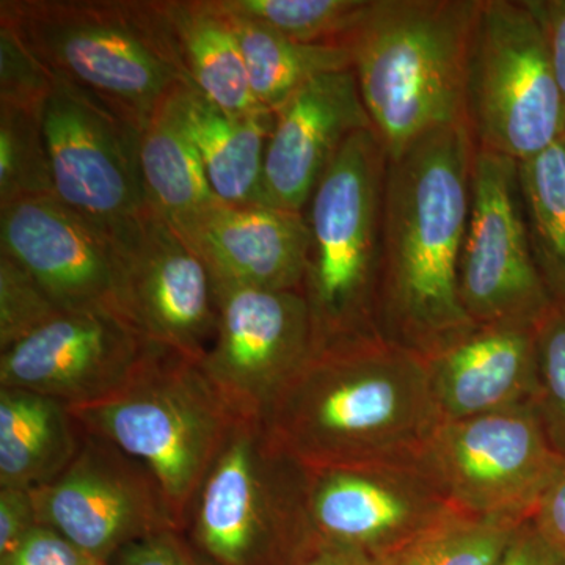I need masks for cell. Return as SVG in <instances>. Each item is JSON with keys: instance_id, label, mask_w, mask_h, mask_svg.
I'll return each mask as SVG.
<instances>
[{"instance_id": "e575fe53", "label": "cell", "mask_w": 565, "mask_h": 565, "mask_svg": "<svg viewBox=\"0 0 565 565\" xmlns=\"http://www.w3.org/2000/svg\"><path fill=\"white\" fill-rule=\"evenodd\" d=\"M39 525L32 490L0 487V556L20 545Z\"/></svg>"}, {"instance_id": "5bb4252c", "label": "cell", "mask_w": 565, "mask_h": 565, "mask_svg": "<svg viewBox=\"0 0 565 565\" xmlns=\"http://www.w3.org/2000/svg\"><path fill=\"white\" fill-rule=\"evenodd\" d=\"M308 509L319 541L386 561L456 514L416 460L308 468Z\"/></svg>"}, {"instance_id": "44dd1931", "label": "cell", "mask_w": 565, "mask_h": 565, "mask_svg": "<svg viewBox=\"0 0 565 565\" xmlns=\"http://www.w3.org/2000/svg\"><path fill=\"white\" fill-rule=\"evenodd\" d=\"M178 96L215 196L232 204H262L264 161L275 111L230 114L192 85H184Z\"/></svg>"}, {"instance_id": "4fadbf2b", "label": "cell", "mask_w": 565, "mask_h": 565, "mask_svg": "<svg viewBox=\"0 0 565 565\" xmlns=\"http://www.w3.org/2000/svg\"><path fill=\"white\" fill-rule=\"evenodd\" d=\"M218 321L200 362L236 418L263 419L315 352L299 291L217 285Z\"/></svg>"}, {"instance_id": "f1b7e54d", "label": "cell", "mask_w": 565, "mask_h": 565, "mask_svg": "<svg viewBox=\"0 0 565 565\" xmlns=\"http://www.w3.org/2000/svg\"><path fill=\"white\" fill-rule=\"evenodd\" d=\"M514 523L456 512L384 565H500Z\"/></svg>"}, {"instance_id": "74e56055", "label": "cell", "mask_w": 565, "mask_h": 565, "mask_svg": "<svg viewBox=\"0 0 565 565\" xmlns=\"http://www.w3.org/2000/svg\"><path fill=\"white\" fill-rule=\"evenodd\" d=\"M531 522L550 544L565 555V460L542 494Z\"/></svg>"}, {"instance_id": "52a82bcc", "label": "cell", "mask_w": 565, "mask_h": 565, "mask_svg": "<svg viewBox=\"0 0 565 565\" xmlns=\"http://www.w3.org/2000/svg\"><path fill=\"white\" fill-rule=\"evenodd\" d=\"M70 411L85 433L151 471L180 531L237 419L200 360L156 343L121 392Z\"/></svg>"}, {"instance_id": "ba28073f", "label": "cell", "mask_w": 565, "mask_h": 565, "mask_svg": "<svg viewBox=\"0 0 565 565\" xmlns=\"http://www.w3.org/2000/svg\"><path fill=\"white\" fill-rule=\"evenodd\" d=\"M465 121L476 148L522 162L565 136L564 106L541 22L527 0H481Z\"/></svg>"}, {"instance_id": "5b68a950", "label": "cell", "mask_w": 565, "mask_h": 565, "mask_svg": "<svg viewBox=\"0 0 565 565\" xmlns=\"http://www.w3.org/2000/svg\"><path fill=\"white\" fill-rule=\"evenodd\" d=\"M181 533L207 565H292L319 541L308 509V468L266 422L237 418Z\"/></svg>"}, {"instance_id": "cb8c5ba5", "label": "cell", "mask_w": 565, "mask_h": 565, "mask_svg": "<svg viewBox=\"0 0 565 565\" xmlns=\"http://www.w3.org/2000/svg\"><path fill=\"white\" fill-rule=\"evenodd\" d=\"M181 88L154 111L140 139L148 203L177 232L221 200L211 189L202 156L182 118Z\"/></svg>"}, {"instance_id": "e0dca14e", "label": "cell", "mask_w": 565, "mask_h": 565, "mask_svg": "<svg viewBox=\"0 0 565 565\" xmlns=\"http://www.w3.org/2000/svg\"><path fill=\"white\" fill-rule=\"evenodd\" d=\"M118 244L137 329L152 343L202 360L218 321L217 281L206 262L152 210Z\"/></svg>"}, {"instance_id": "9c48e42d", "label": "cell", "mask_w": 565, "mask_h": 565, "mask_svg": "<svg viewBox=\"0 0 565 565\" xmlns=\"http://www.w3.org/2000/svg\"><path fill=\"white\" fill-rule=\"evenodd\" d=\"M564 460L530 403L441 423L416 462L457 512L522 525Z\"/></svg>"}, {"instance_id": "d6a6232c", "label": "cell", "mask_w": 565, "mask_h": 565, "mask_svg": "<svg viewBox=\"0 0 565 565\" xmlns=\"http://www.w3.org/2000/svg\"><path fill=\"white\" fill-rule=\"evenodd\" d=\"M106 565H207L180 530L141 539L115 553Z\"/></svg>"}, {"instance_id": "484cf974", "label": "cell", "mask_w": 565, "mask_h": 565, "mask_svg": "<svg viewBox=\"0 0 565 565\" xmlns=\"http://www.w3.org/2000/svg\"><path fill=\"white\" fill-rule=\"evenodd\" d=\"M520 192L539 273L565 308V136L519 162Z\"/></svg>"}, {"instance_id": "603a6c76", "label": "cell", "mask_w": 565, "mask_h": 565, "mask_svg": "<svg viewBox=\"0 0 565 565\" xmlns=\"http://www.w3.org/2000/svg\"><path fill=\"white\" fill-rule=\"evenodd\" d=\"M196 88L230 114L266 109L253 96L232 18L218 0H159Z\"/></svg>"}, {"instance_id": "f546056e", "label": "cell", "mask_w": 565, "mask_h": 565, "mask_svg": "<svg viewBox=\"0 0 565 565\" xmlns=\"http://www.w3.org/2000/svg\"><path fill=\"white\" fill-rule=\"evenodd\" d=\"M537 385L533 405L556 451L565 457V308L553 305L535 326Z\"/></svg>"}, {"instance_id": "6da1fadb", "label": "cell", "mask_w": 565, "mask_h": 565, "mask_svg": "<svg viewBox=\"0 0 565 565\" xmlns=\"http://www.w3.org/2000/svg\"><path fill=\"white\" fill-rule=\"evenodd\" d=\"M475 156L467 122H457L388 158L379 332L423 355L476 326L459 291Z\"/></svg>"}, {"instance_id": "7402d4cb", "label": "cell", "mask_w": 565, "mask_h": 565, "mask_svg": "<svg viewBox=\"0 0 565 565\" xmlns=\"http://www.w3.org/2000/svg\"><path fill=\"white\" fill-rule=\"evenodd\" d=\"M84 434L68 405L0 386V487L47 484L73 462Z\"/></svg>"}, {"instance_id": "4dcf8cb0", "label": "cell", "mask_w": 565, "mask_h": 565, "mask_svg": "<svg viewBox=\"0 0 565 565\" xmlns=\"http://www.w3.org/2000/svg\"><path fill=\"white\" fill-rule=\"evenodd\" d=\"M65 313L24 267L0 253V352Z\"/></svg>"}, {"instance_id": "277c9868", "label": "cell", "mask_w": 565, "mask_h": 565, "mask_svg": "<svg viewBox=\"0 0 565 565\" xmlns=\"http://www.w3.org/2000/svg\"><path fill=\"white\" fill-rule=\"evenodd\" d=\"M481 0H370L345 46L388 158L465 121L468 51Z\"/></svg>"}, {"instance_id": "ffe728a7", "label": "cell", "mask_w": 565, "mask_h": 565, "mask_svg": "<svg viewBox=\"0 0 565 565\" xmlns=\"http://www.w3.org/2000/svg\"><path fill=\"white\" fill-rule=\"evenodd\" d=\"M424 359L444 423L533 403L537 341L531 323L475 326Z\"/></svg>"}, {"instance_id": "9a60e30c", "label": "cell", "mask_w": 565, "mask_h": 565, "mask_svg": "<svg viewBox=\"0 0 565 565\" xmlns=\"http://www.w3.org/2000/svg\"><path fill=\"white\" fill-rule=\"evenodd\" d=\"M151 348L152 341L125 316L65 311L0 352V386L85 407L121 392Z\"/></svg>"}, {"instance_id": "d590c367", "label": "cell", "mask_w": 565, "mask_h": 565, "mask_svg": "<svg viewBox=\"0 0 565 565\" xmlns=\"http://www.w3.org/2000/svg\"><path fill=\"white\" fill-rule=\"evenodd\" d=\"M500 565H565V555L539 533L531 520L516 527Z\"/></svg>"}, {"instance_id": "8fae6325", "label": "cell", "mask_w": 565, "mask_h": 565, "mask_svg": "<svg viewBox=\"0 0 565 565\" xmlns=\"http://www.w3.org/2000/svg\"><path fill=\"white\" fill-rule=\"evenodd\" d=\"M459 291L476 326L531 323L553 307L527 234L519 161L476 148Z\"/></svg>"}, {"instance_id": "ab89813d", "label": "cell", "mask_w": 565, "mask_h": 565, "mask_svg": "<svg viewBox=\"0 0 565 565\" xmlns=\"http://www.w3.org/2000/svg\"><path fill=\"white\" fill-rule=\"evenodd\" d=\"M92 565H103V564H92Z\"/></svg>"}, {"instance_id": "836d02e7", "label": "cell", "mask_w": 565, "mask_h": 565, "mask_svg": "<svg viewBox=\"0 0 565 565\" xmlns=\"http://www.w3.org/2000/svg\"><path fill=\"white\" fill-rule=\"evenodd\" d=\"M81 550L66 541L52 527L39 525L22 539L7 555L0 556V565H92Z\"/></svg>"}, {"instance_id": "d4e9b609", "label": "cell", "mask_w": 565, "mask_h": 565, "mask_svg": "<svg viewBox=\"0 0 565 565\" xmlns=\"http://www.w3.org/2000/svg\"><path fill=\"white\" fill-rule=\"evenodd\" d=\"M230 18L243 50L253 96L266 109H280L316 77L352 70V52L345 44L299 43L233 14Z\"/></svg>"}, {"instance_id": "d6986e66", "label": "cell", "mask_w": 565, "mask_h": 565, "mask_svg": "<svg viewBox=\"0 0 565 565\" xmlns=\"http://www.w3.org/2000/svg\"><path fill=\"white\" fill-rule=\"evenodd\" d=\"M178 233L200 253L217 285L302 291L310 250L305 212L218 200Z\"/></svg>"}, {"instance_id": "3957f363", "label": "cell", "mask_w": 565, "mask_h": 565, "mask_svg": "<svg viewBox=\"0 0 565 565\" xmlns=\"http://www.w3.org/2000/svg\"><path fill=\"white\" fill-rule=\"evenodd\" d=\"M0 22L55 81L141 131L178 88L192 85L159 0H2Z\"/></svg>"}, {"instance_id": "ac0fdd59", "label": "cell", "mask_w": 565, "mask_h": 565, "mask_svg": "<svg viewBox=\"0 0 565 565\" xmlns=\"http://www.w3.org/2000/svg\"><path fill=\"white\" fill-rule=\"evenodd\" d=\"M374 129L353 70L305 84L280 109L264 161L262 204L305 212L345 140Z\"/></svg>"}, {"instance_id": "2e32d148", "label": "cell", "mask_w": 565, "mask_h": 565, "mask_svg": "<svg viewBox=\"0 0 565 565\" xmlns=\"http://www.w3.org/2000/svg\"><path fill=\"white\" fill-rule=\"evenodd\" d=\"M0 253L24 267L63 311H111L131 321L121 245L54 195L0 207Z\"/></svg>"}, {"instance_id": "8992f818", "label": "cell", "mask_w": 565, "mask_h": 565, "mask_svg": "<svg viewBox=\"0 0 565 565\" xmlns=\"http://www.w3.org/2000/svg\"><path fill=\"white\" fill-rule=\"evenodd\" d=\"M388 154L374 129L345 140L305 210L310 250L302 296L315 351L382 334L377 300Z\"/></svg>"}, {"instance_id": "30bf717a", "label": "cell", "mask_w": 565, "mask_h": 565, "mask_svg": "<svg viewBox=\"0 0 565 565\" xmlns=\"http://www.w3.org/2000/svg\"><path fill=\"white\" fill-rule=\"evenodd\" d=\"M43 125L55 199L118 243L151 211L140 169L141 129L58 81Z\"/></svg>"}, {"instance_id": "1f68e13d", "label": "cell", "mask_w": 565, "mask_h": 565, "mask_svg": "<svg viewBox=\"0 0 565 565\" xmlns=\"http://www.w3.org/2000/svg\"><path fill=\"white\" fill-rule=\"evenodd\" d=\"M55 82L20 35L0 22V106L44 109Z\"/></svg>"}, {"instance_id": "83f0119b", "label": "cell", "mask_w": 565, "mask_h": 565, "mask_svg": "<svg viewBox=\"0 0 565 565\" xmlns=\"http://www.w3.org/2000/svg\"><path fill=\"white\" fill-rule=\"evenodd\" d=\"M44 109L0 106V207L54 195Z\"/></svg>"}, {"instance_id": "f35d334b", "label": "cell", "mask_w": 565, "mask_h": 565, "mask_svg": "<svg viewBox=\"0 0 565 565\" xmlns=\"http://www.w3.org/2000/svg\"><path fill=\"white\" fill-rule=\"evenodd\" d=\"M292 565H384V563L355 550L318 541Z\"/></svg>"}, {"instance_id": "7a4b0ae2", "label": "cell", "mask_w": 565, "mask_h": 565, "mask_svg": "<svg viewBox=\"0 0 565 565\" xmlns=\"http://www.w3.org/2000/svg\"><path fill=\"white\" fill-rule=\"evenodd\" d=\"M441 423L423 353L384 334L316 349L266 418L310 470L412 462Z\"/></svg>"}, {"instance_id": "7c38bea8", "label": "cell", "mask_w": 565, "mask_h": 565, "mask_svg": "<svg viewBox=\"0 0 565 565\" xmlns=\"http://www.w3.org/2000/svg\"><path fill=\"white\" fill-rule=\"evenodd\" d=\"M32 497L40 525L57 531L96 564L106 565L141 539L178 530L151 471L87 433L73 462Z\"/></svg>"}, {"instance_id": "4316f807", "label": "cell", "mask_w": 565, "mask_h": 565, "mask_svg": "<svg viewBox=\"0 0 565 565\" xmlns=\"http://www.w3.org/2000/svg\"><path fill=\"white\" fill-rule=\"evenodd\" d=\"M233 17L307 44H344L370 0H218Z\"/></svg>"}, {"instance_id": "8d00e7d4", "label": "cell", "mask_w": 565, "mask_h": 565, "mask_svg": "<svg viewBox=\"0 0 565 565\" xmlns=\"http://www.w3.org/2000/svg\"><path fill=\"white\" fill-rule=\"evenodd\" d=\"M545 33L564 106L565 121V0H527Z\"/></svg>"}]
</instances>
